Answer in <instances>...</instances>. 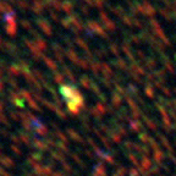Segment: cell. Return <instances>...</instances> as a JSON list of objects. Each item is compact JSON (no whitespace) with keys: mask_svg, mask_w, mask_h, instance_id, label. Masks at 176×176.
Returning a JSON list of instances; mask_svg holds the SVG:
<instances>
[{"mask_svg":"<svg viewBox=\"0 0 176 176\" xmlns=\"http://www.w3.org/2000/svg\"><path fill=\"white\" fill-rule=\"evenodd\" d=\"M87 28H88L89 32L97 33L100 37H103V38H105V39L108 38V34H106L105 29H104L100 25H98V22H96V21H88V22H87Z\"/></svg>","mask_w":176,"mask_h":176,"instance_id":"cell-1","label":"cell"},{"mask_svg":"<svg viewBox=\"0 0 176 176\" xmlns=\"http://www.w3.org/2000/svg\"><path fill=\"white\" fill-rule=\"evenodd\" d=\"M36 23L38 25V27L47 34V36H52V34H53L52 26H50L49 21H47L45 19H37L36 20Z\"/></svg>","mask_w":176,"mask_h":176,"instance_id":"cell-2","label":"cell"},{"mask_svg":"<svg viewBox=\"0 0 176 176\" xmlns=\"http://www.w3.org/2000/svg\"><path fill=\"white\" fill-rule=\"evenodd\" d=\"M99 16H100V20H102V22L104 23V26H105L106 29H109V31H115V27H116L115 23L108 17V15L105 14L104 10H100V11H99Z\"/></svg>","mask_w":176,"mask_h":176,"instance_id":"cell-3","label":"cell"},{"mask_svg":"<svg viewBox=\"0 0 176 176\" xmlns=\"http://www.w3.org/2000/svg\"><path fill=\"white\" fill-rule=\"evenodd\" d=\"M45 5L43 2V0H33L32 1V5H31V10L34 12V14H42L43 10H44Z\"/></svg>","mask_w":176,"mask_h":176,"instance_id":"cell-4","label":"cell"},{"mask_svg":"<svg viewBox=\"0 0 176 176\" xmlns=\"http://www.w3.org/2000/svg\"><path fill=\"white\" fill-rule=\"evenodd\" d=\"M32 33H33V36L36 37V40H34V43H36V45L38 47L39 50H47V49H48V44H47V42H45L44 39L42 38L40 36H38V33H37L36 31H33Z\"/></svg>","mask_w":176,"mask_h":176,"instance_id":"cell-5","label":"cell"},{"mask_svg":"<svg viewBox=\"0 0 176 176\" xmlns=\"http://www.w3.org/2000/svg\"><path fill=\"white\" fill-rule=\"evenodd\" d=\"M25 43H26V45L31 49V52L33 53L34 56H40V50L38 49V47L36 45V43H33L32 40H28L27 38L25 39Z\"/></svg>","mask_w":176,"mask_h":176,"instance_id":"cell-6","label":"cell"},{"mask_svg":"<svg viewBox=\"0 0 176 176\" xmlns=\"http://www.w3.org/2000/svg\"><path fill=\"white\" fill-rule=\"evenodd\" d=\"M2 20L7 26H17V21L15 19V14H4Z\"/></svg>","mask_w":176,"mask_h":176,"instance_id":"cell-7","label":"cell"},{"mask_svg":"<svg viewBox=\"0 0 176 176\" xmlns=\"http://www.w3.org/2000/svg\"><path fill=\"white\" fill-rule=\"evenodd\" d=\"M61 10L65 11L66 14H71L72 10H74V4L69 0H65V1L61 2Z\"/></svg>","mask_w":176,"mask_h":176,"instance_id":"cell-8","label":"cell"},{"mask_svg":"<svg viewBox=\"0 0 176 176\" xmlns=\"http://www.w3.org/2000/svg\"><path fill=\"white\" fill-rule=\"evenodd\" d=\"M52 47H53V49H54V52H55V54H56L58 60L62 61V58H64V55H62V47H61V45H58L56 43H53Z\"/></svg>","mask_w":176,"mask_h":176,"instance_id":"cell-9","label":"cell"},{"mask_svg":"<svg viewBox=\"0 0 176 176\" xmlns=\"http://www.w3.org/2000/svg\"><path fill=\"white\" fill-rule=\"evenodd\" d=\"M5 31H6V33H7L9 36L14 37V36H16V33H17V26H7V25H6Z\"/></svg>","mask_w":176,"mask_h":176,"instance_id":"cell-10","label":"cell"},{"mask_svg":"<svg viewBox=\"0 0 176 176\" xmlns=\"http://www.w3.org/2000/svg\"><path fill=\"white\" fill-rule=\"evenodd\" d=\"M75 42H76V44H77L78 47H79V48H82V49H83V50H86V52H88V49H89V48H88V45H87V43H86V42H84V40H83V39L82 38H76L75 39Z\"/></svg>","mask_w":176,"mask_h":176,"instance_id":"cell-11","label":"cell"},{"mask_svg":"<svg viewBox=\"0 0 176 176\" xmlns=\"http://www.w3.org/2000/svg\"><path fill=\"white\" fill-rule=\"evenodd\" d=\"M2 47H4V49H6V50H9V52H15V50L17 49V47H16L15 44L10 43V42H4V43H2Z\"/></svg>","mask_w":176,"mask_h":176,"instance_id":"cell-12","label":"cell"},{"mask_svg":"<svg viewBox=\"0 0 176 176\" xmlns=\"http://www.w3.org/2000/svg\"><path fill=\"white\" fill-rule=\"evenodd\" d=\"M16 5L19 6L20 9H22V10H27V9L31 7V5H29L26 0H17V1H16Z\"/></svg>","mask_w":176,"mask_h":176,"instance_id":"cell-13","label":"cell"},{"mask_svg":"<svg viewBox=\"0 0 176 176\" xmlns=\"http://www.w3.org/2000/svg\"><path fill=\"white\" fill-rule=\"evenodd\" d=\"M21 26H22L26 31H29V32H33V31H34L33 27H32V25H31L27 20H22V21H21Z\"/></svg>","mask_w":176,"mask_h":176,"instance_id":"cell-14","label":"cell"},{"mask_svg":"<svg viewBox=\"0 0 176 176\" xmlns=\"http://www.w3.org/2000/svg\"><path fill=\"white\" fill-rule=\"evenodd\" d=\"M61 25H62L65 28H71V21H70V17H65V19L61 20Z\"/></svg>","mask_w":176,"mask_h":176,"instance_id":"cell-15","label":"cell"},{"mask_svg":"<svg viewBox=\"0 0 176 176\" xmlns=\"http://www.w3.org/2000/svg\"><path fill=\"white\" fill-rule=\"evenodd\" d=\"M49 15H50V17L54 20L55 22H59L60 20H59V15L56 11H54V10H49Z\"/></svg>","mask_w":176,"mask_h":176,"instance_id":"cell-16","label":"cell"},{"mask_svg":"<svg viewBox=\"0 0 176 176\" xmlns=\"http://www.w3.org/2000/svg\"><path fill=\"white\" fill-rule=\"evenodd\" d=\"M67 56H69V58H72L71 60H74V61H77V55H76V53L72 50V48H71L70 50H67Z\"/></svg>","mask_w":176,"mask_h":176,"instance_id":"cell-17","label":"cell"},{"mask_svg":"<svg viewBox=\"0 0 176 176\" xmlns=\"http://www.w3.org/2000/svg\"><path fill=\"white\" fill-rule=\"evenodd\" d=\"M104 2H105V0H94V6H97L98 9H103V6H104Z\"/></svg>","mask_w":176,"mask_h":176,"instance_id":"cell-18","label":"cell"},{"mask_svg":"<svg viewBox=\"0 0 176 176\" xmlns=\"http://www.w3.org/2000/svg\"><path fill=\"white\" fill-rule=\"evenodd\" d=\"M111 9H113V12H114V14H116L119 16L122 15V9H121V7H111Z\"/></svg>","mask_w":176,"mask_h":176,"instance_id":"cell-19","label":"cell"},{"mask_svg":"<svg viewBox=\"0 0 176 176\" xmlns=\"http://www.w3.org/2000/svg\"><path fill=\"white\" fill-rule=\"evenodd\" d=\"M44 60H45V62H47V65H49L52 69H55V64L50 60V59H48V58H44Z\"/></svg>","mask_w":176,"mask_h":176,"instance_id":"cell-20","label":"cell"},{"mask_svg":"<svg viewBox=\"0 0 176 176\" xmlns=\"http://www.w3.org/2000/svg\"><path fill=\"white\" fill-rule=\"evenodd\" d=\"M79 7H81V10H82V12H83L84 15L89 14V9H88V6H86V5H81Z\"/></svg>","mask_w":176,"mask_h":176,"instance_id":"cell-21","label":"cell"},{"mask_svg":"<svg viewBox=\"0 0 176 176\" xmlns=\"http://www.w3.org/2000/svg\"><path fill=\"white\" fill-rule=\"evenodd\" d=\"M110 49H111V52H113V53H117V52H119V50H117L119 48H117L115 44H111V45H110Z\"/></svg>","mask_w":176,"mask_h":176,"instance_id":"cell-22","label":"cell"},{"mask_svg":"<svg viewBox=\"0 0 176 176\" xmlns=\"http://www.w3.org/2000/svg\"><path fill=\"white\" fill-rule=\"evenodd\" d=\"M86 4H88L89 6H93L94 5V0H83Z\"/></svg>","mask_w":176,"mask_h":176,"instance_id":"cell-23","label":"cell"},{"mask_svg":"<svg viewBox=\"0 0 176 176\" xmlns=\"http://www.w3.org/2000/svg\"><path fill=\"white\" fill-rule=\"evenodd\" d=\"M9 1H11V2H14V4H16V1H17V0H9Z\"/></svg>","mask_w":176,"mask_h":176,"instance_id":"cell-24","label":"cell"},{"mask_svg":"<svg viewBox=\"0 0 176 176\" xmlns=\"http://www.w3.org/2000/svg\"><path fill=\"white\" fill-rule=\"evenodd\" d=\"M1 44H2V42H1V38H0V45H1Z\"/></svg>","mask_w":176,"mask_h":176,"instance_id":"cell-25","label":"cell"},{"mask_svg":"<svg viewBox=\"0 0 176 176\" xmlns=\"http://www.w3.org/2000/svg\"><path fill=\"white\" fill-rule=\"evenodd\" d=\"M0 17H1V12H0Z\"/></svg>","mask_w":176,"mask_h":176,"instance_id":"cell-26","label":"cell"}]
</instances>
